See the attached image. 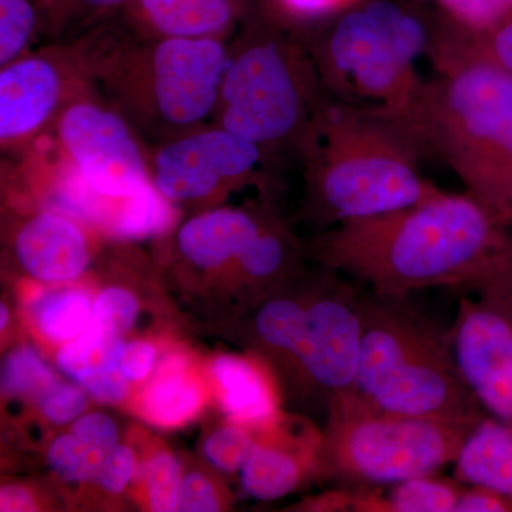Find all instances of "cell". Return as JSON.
<instances>
[{
	"label": "cell",
	"instance_id": "cell-27",
	"mask_svg": "<svg viewBox=\"0 0 512 512\" xmlns=\"http://www.w3.org/2000/svg\"><path fill=\"white\" fill-rule=\"evenodd\" d=\"M175 218L173 202L150 184L128 198L114 235L127 239L153 237L173 227Z\"/></svg>",
	"mask_w": 512,
	"mask_h": 512
},
{
	"label": "cell",
	"instance_id": "cell-22",
	"mask_svg": "<svg viewBox=\"0 0 512 512\" xmlns=\"http://www.w3.org/2000/svg\"><path fill=\"white\" fill-rule=\"evenodd\" d=\"M303 471L305 460L288 450L255 444L251 456L241 468V483L256 500H278L298 487Z\"/></svg>",
	"mask_w": 512,
	"mask_h": 512
},
{
	"label": "cell",
	"instance_id": "cell-5",
	"mask_svg": "<svg viewBox=\"0 0 512 512\" xmlns=\"http://www.w3.org/2000/svg\"><path fill=\"white\" fill-rule=\"evenodd\" d=\"M373 412L473 426L484 416L458 372L450 336L407 299L367 293L355 384L348 392Z\"/></svg>",
	"mask_w": 512,
	"mask_h": 512
},
{
	"label": "cell",
	"instance_id": "cell-39",
	"mask_svg": "<svg viewBox=\"0 0 512 512\" xmlns=\"http://www.w3.org/2000/svg\"><path fill=\"white\" fill-rule=\"evenodd\" d=\"M133 451L127 446H117L106 457L101 464L99 473L94 480L97 481L106 491L113 494H119L126 488L128 481L134 474Z\"/></svg>",
	"mask_w": 512,
	"mask_h": 512
},
{
	"label": "cell",
	"instance_id": "cell-35",
	"mask_svg": "<svg viewBox=\"0 0 512 512\" xmlns=\"http://www.w3.org/2000/svg\"><path fill=\"white\" fill-rule=\"evenodd\" d=\"M512 248V245H511ZM510 251L503 261L466 289L477 293L478 298L490 302L507 316L512 323V256Z\"/></svg>",
	"mask_w": 512,
	"mask_h": 512
},
{
	"label": "cell",
	"instance_id": "cell-18",
	"mask_svg": "<svg viewBox=\"0 0 512 512\" xmlns=\"http://www.w3.org/2000/svg\"><path fill=\"white\" fill-rule=\"evenodd\" d=\"M453 464L458 483L512 497V426L484 414L467 434Z\"/></svg>",
	"mask_w": 512,
	"mask_h": 512
},
{
	"label": "cell",
	"instance_id": "cell-36",
	"mask_svg": "<svg viewBox=\"0 0 512 512\" xmlns=\"http://www.w3.org/2000/svg\"><path fill=\"white\" fill-rule=\"evenodd\" d=\"M43 416L55 424H67L86 409V396L79 387L56 382L37 400Z\"/></svg>",
	"mask_w": 512,
	"mask_h": 512
},
{
	"label": "cell",
	"instance_id": "cell-47",
	"mask_svg": "<svg viewBox=\"0 0 512 512\" xmlns=\"http://www.w3.org/2000/svg\"><path fill=\"white\" fill-rule=\"evenodd\" d=\"M37 2H39V0H37Z\"/></svg>",
	"mask_w": 512,
	"mask_h": 512
},
{
	"label": "cell",
	"instance_id": "cell-16",
	"mask_svg": "<svg viewBox=\"0 0 512 512\" xmlns=\"http://www.w3.org/2000/svg\"><path fill=\"white\" fill-rule=\"evenodd\" d=\"M265 225L249 212L231 208L202 212L181 227L177 244L191 264L204 269L220 268L238 262Z\"/></svg>",
	"mask_w": 512,
	"mask_h": 512
},
{
	"label": "cell",
	"instance_id": "cell-20",
	"mask_svg": "<svg viewBox=\"0 0 512 512\" xmlns=\"http://www.w3.org/2000/svg\"><path fill=\"white\" fill-rule=\"evenodd\" d=\"M178 357L164 360L143 393L141 409L144 417L161 427L184 424L200 412L204 392L200 382L184 370Z\"/></svg>",
	"mask_w": 512,
	"mask_h": 512
},
{
	"label": "cell",
	"instance_id": "cell-8",
	"mask_svg": "<svg viewBox=\"0 0 512 512\" xmlns=\"http://www.w3.org/2000/svg\"><path fill=\"white\" fill-rule=\"evenodd\" d=\"M473 427L373 412L345 393L330 402L318 457L323 473L348 487L394 485L454 463Z\"/></svg>",
	"mask_w": 512,
	"mask_h": 512
},
{
	"label": "cell",
	"instance_id": "cell-17",
	"mask_svg": "<svg viewBox=\"0 0 512 512\" xmlns=\"http://www.w3.org/2000/svg\"><path fill=\"white\" fill-rule=\"evenodd\" d=\"M123 340L87 328L57 353L60 369L87 393L103 403H119L126 397L128 380L121 372Z\"/></svg>",
	"mask_w": 512,
	"mask_h": 512
},
{
	"label": "cell",
	"instance_id": "cell-43",
	"mask_svg": "<svg viewBox=\"0 0 512 512\" xmlns=\"http://www.w3.org/2000/svg\"><path fill=\"white\" fill-rule=\"evenodd\" d=\"M0 318H2V320H0V328H5L6 326V323H8V318H9V315H8V309L5 308V305H2V308H0Z\"/></svg>",
	"mask_w": 512,
	"mask_h": 512
},
{
	"label": "cell",
	"instance_id": "cell-13",
	"mask_svg": "<svg viewBox=\"0 0 512 512\" xmlns=\"http://www.w3.org/2000/svg\"><path fill=\"white\" fill-rule=\"evenodd\" d=\"M458 372L484 412L512 426V323L484 299L458 301L448 332Z\"/></svg>",
	"mask_w": 512,
	"mask_h": 512
},
{
	"label": "cell",
	"instance_id": "cell-42",
	"mask_svg": "<svg viewBox=\"0 0 512 512\" xmlns=\"http://www.w3.org/2000/svg\"><path fill=\"white\" fill-rule=\"evenodd\" d=\"M36 503L28 490L18 485H8L0 491V511H36Z\"/></svg>",
	"mask_w": 512,
	"mask_h": 512
},
{
	"label": "cell",
	"instance_id": "cell-29",
	"mask_svg": "<svg viewBox=\"0 0 512 512\" xmlns=\"http://www.w3.org/2000/svg\"><path fill=\"white\" fill-rule=\"evenodd\" d=\"M55 382L52 369L29 346L13 350L3 362L2 389L9 396L39 400Z\"/></svg>",
	"mask_w": 512,
	"mask_h": 512
},
{
	"label": "cell",
	"instance_id": "cell-34",
	"mask_svg": "<svg viewBox=\"0 0 512 512\" xmlns=\"http://www.w3.org/2000/svg\"><path fill=\"white\" fill-rule=\"evenodd\" d=\"M446 16L467 29L493 28L512 15L505 0H437Z\"/></svg>",
	"mask_w": 512,
	"mask_h": 512
},
{
	"label": "cell",
	"instance_id": "cell-1",
	"mask_svg": "<svg viewBox=\"0 0 512 512\" xmlns=\"http://www.w3.org/2000/svg\"><path fill=\"white\" fill-rule=\"evenodd\" d=\"M512 245V229L468 194L441 192L412 207L340 222L315 242L330 271L377 296L407 299L437 286L467 288Z\"/></svg>",
	"mask_w": 512,
	"mask_h": 512
},
{
	"label": "cell",
	"instance_id": "cell-2",
	"mask_svg": "<svg viewBox=\"0 0 512 512\" xmlns=\"http://www.w3.org/2000/svg\"><path fill=\"white\" fill-rule=\"evenodd\" d=\"M296 154L323 224L402 210L443 192L420 174L419 150L392 119L330 96Z\"/></svg>",
	"mask_w": 512,
	"mask_h": 512
},
{
	"label": "cell",
	"instance_id": "cell-46",
	"mask_svg": "<svg viewBox=\"0 0 512 512\" xmlns=\"http://www.w3.org/2000/svg\"><path fill=\"white\" fill-rule=\"evenodd\" d=\"M511 256H512V248H511Z\"/></svg>",
	"mask_w": 512,
	"mask_h": 512
},
{
	"label": "cell",
	"instance_id": "cell-11",
	"mask_svg": "<svg viewBox=\"0 0 512 512\" xmlns=\"http://www.w3.org/2000/svg\"><path fill=\"white\" fill-rule=\"evenodd\" d=\"M266 164L261 148L212 121L150 148L151 181L173 204L211 200L248 183Z\"/></svg>",
	"mask_w": 512,
	"mask_h": 512
},
{
	"label": "cell",
	"instance_id": "cell-25",
	"mask_svg": "<svg viewBox=\"0 0 512 512\" xmlns=\"http://www.w3.org/2000/svg\"><path fill=\"white\" fill-rule=\"evenodd\" d=\"M46 20L37 0H0V67L32 52Z\"/></svg>",
	"mask_w": 512,
	"mask_h": 512
},
{
	"label": "cell",
	"instance_id": "cell-10",
	"mask_svg": "<svg viewBox=\"0 0 512 512\" xmlns=\"http://www.w3.org/2000/svg\"><path fill=\"white\" fill-rule=\"evenodd\" d=\"M49 137L57 153L100 194L126 198L153 184L150 148L101 94L70 104Z\"/></svg>",
	"mask_w": 512,
	"mask_h": 512
},
{
	"label": "cell",
	"instance_id": "cell-19",
	"mask_svg": "<svg viewBox=\"0 0 512 512\" xmlns=\"http://www.w3.org/2000/svg\"><path fill=\"white\" fill-rule=\"evenodd\" d=\"M220 386L222 406L229 419L242 427L268 429L275 423L276 397L268 377L247 359L221 356L212 363Z\"/></svg>",
	"mask_w": 512,
	"mask_h": 512
},
{
	"label": "cell",
	"instance_id": "cell-4",
	"mask_svg": "<svg viewBox=\"0 0 512 512\" xmlns=\"http://www.w3.org/2000/svg\"><path fill=\"white\" fill-rule=\"evenodd\" d=\"M80 36L101 97L141 137L158 143L210 123L228 40L141 39L110 20Z\"/></svg>",
	"mask_w": 512,
	"mask_h": 512
},
{
	"label": "cell",
	"instance_id": "cell-6",
	"mask_svg": "<svg viewBox=\"0 0 512 512\" xmlns=\"http://www.w3.org/2000/svg\"><path fill=\"white\" fill-rule=\"evenodd\" d=\"M229 43L212 123L261 148L266 161L298 150L328 100L305 40L264 18Z\"/></svg>",
	"mask_w": 512,
	"mask_h": 512
},
{
	"label": "cell",
	"instance_id": "cell-24",
	"mask_svg": "<svg viewBox=\"0 0 512 512\" xmlns=\"http://www.w3.org/2000/svg\"><path fill=\"white\" fill-rule=\"evenodd\" d=\"M93 303L86 292L66 289L43 296L35 306L37 328L55 342H69L89 328Z\"/></svg>",
	"mask_w": 512,
	"mask_h": 512
},
{
	"label": "cell",
	"instance_id": "cell-21",
	"mask_svg": "<svg viewBox=\"0 0 512 512\" xmlns=\"http://www.w3.org/2000/svg\"><path fill=\"white\" fill-rule=\"evenodd\" d=\"M464 488L461 483L433 476L410 478L392 485L382 495L369 490L363 501V512H456Z\"/></svg>",
	"mask_w": 512,
	"mask_h": 512
},
{
	"label": "cell",
	"instance_id": "cell-38",
	"mask_svg": "<svg viewBox=\"0 0 512 512\" xmlns=\"http://www.w3.org/2000/svg\"><path fill=\"white\" fill-rule=\"evenodd\" d=\"M177 511H220V501L210 480L198 473L184 476L181 480L180 494H178Z\"/></svg>",
	"mask_w": 512,
	"mask_h": 512
},
{
	"label": "cell",
	"instance_id": "cell-30",
	"mask_svg": "<svg viewBox=\"0 0 512 512\" xmlns=\"http://www.w3.org/2000/svg\"><path fill=\"white\" fill-rule=\"evenodd\" d=\"M50 466L67 481L94 480L106 456L74 434H63L49 448Z\"/></svg>",
	"mask_w": 512,
	"mask_h": 512
},
{
	"label": "cell",
	"instance_id": "cell-3",
	"mask_svg": "<svg viewBox=\"0 0 512 512\" xmlns=\"http://www.w3.org/2000/svg\"><path fill=\"white\" fill-rule=\"evenodd\" d=\"M421 156L439 158L495 221L512 212V76L464 64L421 80L409 106L389 117ZM511 229V228H510Z\"/></svg>",
	"mask_w": 512,
	"mask_h": 512
},
{
	"label": "cell",
	"instance_id": "cell-45",
	"mask_svg": "<svg viewBox=\"0 0 512 512\" xmlns=\"http://www.w3.org/2000/svg\"><path fill=\"white\" fill-rule=\"evenodd\" d=\"M510 228L512 229V212H511V218H510Z\"/></svg>",
	"mask_w": 512,
	"mask_h": 512
},
{
	"label": "cell",
	"instance_id": "cell-31",
	"mask_svg": "<svg viewBox=\"0 0 512 512\" xmlns=\"http://www.w3.org/2000/svg\"><path fill=\"white\" fill-rule=\"evenodd\" d=\"M137 313V301L130 292L109 288L101 292L94 301L92 322L89 326L106 335L121 338L133 326Z\"/></svg>",
	"mask_w": 512,
	"mask_h": 512
},
{
	"label": "cell",
	"instance_id": "cell-14",
	"mask_svg": "<svg viewBox=\"0 0 512 512\" xmlns=\"http://www.w3.org/2000/svg\"><path fill=\"white\" fill-rule=\"evenodd\" d=\"M251 0H127L114 18L141 39L228 40Z\"/></svg>",
	"mask_w": 512,
	"mask_h": 512
},
{
	"label": "cell",
	"instance_id": "cell-23",
	"mask_svg": "<svg viewBox=\"0 0 512 512\" xmlns=\"http://www.w3.org/2000/svg\"><path fill=\"white\" fill-rule=\"evenodd\" d=\"M311 298L302 301L289 295H282L268 299L258 309L254 319L256 338L259 342L279 355L293 360L305 330Z\"/></svg>",
	"mask_w": 512,
	"mask_h": 512
},
{
	"label": "cell",
	"instance_id": "cell-32",
	"mask_svg": "<svg viewBox=\"0 0 512 512\" xmlns=\"http://www.w3.org/2000/svg\"><path fill=\"white\" fill-rule=\"evenodd\" d=\"M181 466L170 453H160L151 458L146 466L148 500L151 510L177 511L181 485Z\"/></svg>",
	"mask_w": 512,
	"mask_h": 512
},
{
	"label": "cell",
	"instance_id": "cell-41",
	"mask_svg": "<svg viewBox=\"0 0 512 512\" xmlns=\"http://www.w3.org/2000/svg\"><path fill=\"white\" fill-rule=\"evenodd\" d=\"M456 512H512V497L490 488L470 485L461 493Z\"/></svg>",
	"mask_w": 512,
	"mask_h": 512
},
{
	"label": "cell",
	"instance_id": "cell-26",
	"mask_svg": "<svg viewBox=\"0 0 512 512\" xmlns=\"http://www.w3.org/2000/svg\"><path fill=\"white\" fill-rule=\"evenodd\" d=\"M127 0H39L45 13L46 35L55 40L86 33L113 19Z\"/></svg>",
	"mask_w": 512,
	"mask_h": 512
},
{
	"label": "cell",
	"instance_id": "cell-9",
	"mask_svg": "<svg viewBox=\"0 0 512 512\" xmlns=\"http://www.w3.org/2000/svg\"><path fill=\"white\" fill-rule=\"evenodd\" d=\"M100 94L82 36L55 40L0 67V144L23 153L49 136L64 110Z\"/></svg>",
	"mask_w": 512,
	"mask_h": 512
},
{
	"label": "cell",
	"instance_id": "cell-44",
	"mask_svg": "<svg viewBox=\"0 0 512 512\" xmlns=\"http://www.w3.org/2000/svg\"><path fill=\"white\" fill-rule=\"evenodd\" d=\"M505 2L508 3V6H510L511 10H512V0H505Z\"/></svg>",
	"mask_w": 512,
	"mask_h": 512
},
{
	"label": "cell",
	"instance_id": "cell-12",
	"mask_svg": "<svg viewBox=\"0 0 512 512\" xmlns=\"http://www.w3.org/2000/svg\"><path fill=\"white\" fill-rule=\"evenodd\" d=\"M365 293L332 271L308 306L305 330L293 363L330 402L355 384L363 335Z\"/></svg>",
	"mask_w": 512,
	"mask_h": 512
},
{
	"label": "cell",
	"instance_id": "cell-33",
	"mask_svg": "<svg viewBox=\"0 0 512 512\" xmlns=\"http://www.w3.org/2000/svg\"><path fill=\"white\" fill-rule=\"evenodd\" d=\"M255 444L245 429L237 426L222 427L205 441L204 454L218 470L237 473L251 456Z\"/></svg>",
	"mask_w": 512,
	"mask_h": 512
},
{
	"label": "cell",
	"instance_id": "cell-28",
	"mask_svg": "<svg viewBox=\"0 0 512 512\" xmlns=\"http://www.w3.org/2000/svg\"><path fill=\"white\" fill-rule=\"evenodd\" d=\"M365 0H264V19L303 37Z\"/></svg>",
	"mask_w": 512,
	"mask_h": 512
},
{
	"label": "cell",
	"instance_id": "cell-40",
	"mask_svg": "<svg viewBox=\"0 0 512 512\" xmlns=\"http://www.w3.org/2000/svg\"><path fill=\"white\" fill-rule=\"evenodd\" d=\"M156 348L146 342H131L121 350V372L128 382H141L150 375L156 363Z\"/></svg>",
	"mask_w": 512,
	"mask_h": 512
},
{
	"label": "cell",
	"instance_id": "cell-37",
	"mask_svg": "<svg viewBox=\"0 0 512 512\" xmlns=\"http://www.w3.org/2000/svg\"><path fill=\"white\" fill-rule=\"evenodd\" d=\"M70 433L99 450L104 456L119 446V431L110 417L100 413L86 414L73 424Z\"/></svg>",
	"mask_w": 512,
	"mask_h": 512
},
{
	"label": "cell",
	"instance_id": "cell-7",
	"mask_svg": "<svg viewBox=\"0 0 512 512\" xmlns=\"http://www.w3.org/2000/svg\"><path fill=\"white\" fill-rule=\"evenodd\" d=\"M429 35L406 6L365 0L303 40L332 99L396 117L419 89L416 60Z\"/></svg>",
	"mask_w": 512,
	"mask_h": 512
},
{
	"label": "cell",
	"instance_id": "cell-15",
	"mask_svg": "<svg viewBox=\"0 0 512 512\" xmlns=\"http://www.w3.org/2000/svg\"><path fill=\"white\" fill-rule=\"evenodd\" d=\"M79 220L49 210L29 218L16 232V258L28 274L42 282L72 281L90 261L89 238Z\"/></svg>",
	"mask_w": 512,
	"mask_h": 512
}]
</instances>
